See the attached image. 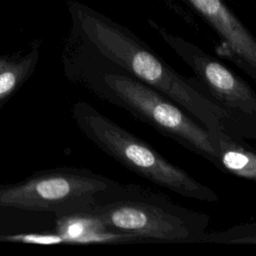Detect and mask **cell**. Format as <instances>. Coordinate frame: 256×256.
Segmentation results:
<instances>
[{"label": "cell", "mask_w": 256, "mask_h": 256, "mask_svg": "<svg viewBox=\"0 0 256 256\" xmlns=\"http://www.w3.org/2000/svg\"><path fill=\"white\" fill-rule=\"evenodd\" d=\"M208 131L217 153L219 170L254 181L256 179V154L244 138L231 135L218 128H208Z\"/></svg>", "instance_id": "9"}, {"label": "cell", "mask_w": 256, "mask_h": 256, "mask_svg": "<svg viewBox=\"0 0 256 256\" xmlns=\"http://www.w3.org/2000/svg\"><path fill=\"white\" fill-rule=\"evenodd\" d=\"M216 32L219 53L256 79V40L224 0H184Z\"/></svg>", "instance_id": "7"}, {"label": "cell", "mask_w": 256, "mask_h": 256, "mask_svg": "<svg viewBox=\"0 0 256 256\" xmlns=\"http://www.w3.org/2000/svg\"><path fill=\"white\" fill-rule=\"evenodd\" d=\"M68 9L70 35L99 56L171 99L207 129L255 138V125L219 106L197 79L180 75L131 30L80 2H70Z\"/></svg>", "instance_id": "1"}, {"label": "cell", "mask_w": 256, "mask_h": 256, "mask_svg": "<svg viewBox=\"0 0 256 256\" xmlns=\"http://www.w3.org/2000/svg\"><path fill=\"white\" fill-rule=\"evenodd\" d=\"M163 41L192 69L209 97L219 106L256 126V94L248 83L195 44L151 23Z\"/></svg>", "instance_id": "6"}, {"label": "cell", "mask_w": 256, "mask_h": 256, "mask_svg": "<svg viewBox=\"0 0 256 256\" xmlns=\"http://www.w3.org/2000/svg\"><path fill=\"white\" fill-rule=\"evenodd\" d=\"M56 232L63 236L66 244L131 243L135 238L109 230L90 212H78L57 216Z\"/></svg>", "instance_id": "8"}, {"label": "cell", "mask_w": 256, "mask_h": 256, "mask_svg": "<svg viewBox=\"0 0 256 256\" xmlns=\"http://www.w3.org/2000/svg\"><path fill=\"white\" fill-rule=\"evenodd\" d=\"M63 59L65 73L71 81L126 110L219 169L208 129L171 99L122 69L118 70L113 63L71 35Z\"/></svg>", "instance_id": "2"}, {"label": "cell", "mask_w": 256, "mask_h": 256, "mask_svg": "<svg viewBox=\"0 0 256 256\" xmlns=\"http://www.w3.org/2000/svg\"><path fill=\"white\" fill-rule=\"evenodd\" d=\"M0 239L12 242H21L37 245H59L66 244L65 239L59 233H24L8 236H0Z\"/></svg>", "instance_id": "12"}, {"label": "cell", "mask_w": 256, "mask_h": 256, "mask_svg": "<svg viewBox=\"0 0 256 256\" xmlns=\"http://www.w3.org/2000/svg\"><path fill=\"white\" fill-rule=\"evenodd\" d=\"M85 212L94 214L109 230L138 242H203L210 222L209 215L135 184H121Z\"/></svg>", "instance_id": "3"}, {"label": "cell", "mask_w": 256, "mask_h": 256, "mask_svg": "<svg viewBox=\"0 0 256 256\" xmlns=\"http://www.w3.org/2000/svg\"><path fill=\"white\" fill-rule=\"evenodd\" d=\"M38 58L37 47L22 56H0V105L29 78L36 67Z\"/></svg>", "instance_id": "10"}, {"label": "cell", "mask_w": 256, "mask_h": 256, "mask_svg": "<svg viewBox=\"0 0 256 256\" xmlns=\"http://www.w3.org/2000/svg\"><path fill=\"white\" fill-rule=\"evenodd\" d=\"M203 242L216 243H251L256 242L255 225H241L235 226L225 232L206 233Z\"/></svg>", "instance_id": "11"}, {"label": "cell", "mask_w": 256, "mask_h": 256, "mask_svg": "<svg viewBox=\"0 0 256 256\" xmlns=\"http://www.w3.org/2000/svg\"><path fill=\"white\" fill-rule=\"evenodd\" d=\"M120 185L89 169L58 167L0 188V206L49 211L57 216L85 212Z\"/></svg>", "instance_id": "5"}, {"label": "cell", "mask_w": 256, "mask_h": 256, "mask_svg": "<svg viewBox=\"0 0 256 256\" xmlns=\"http://www.w3.org/2000/svg\"><path fill=\"white\" fill-rule=\"evenodd\" d=\"M71 112L85 137L126 169L183 197L204 202L219 200L213 189L171 163L149 143L116 124L89 103L77 102Z\"/></svg>", "instance_id": "4"}]
</instances>
